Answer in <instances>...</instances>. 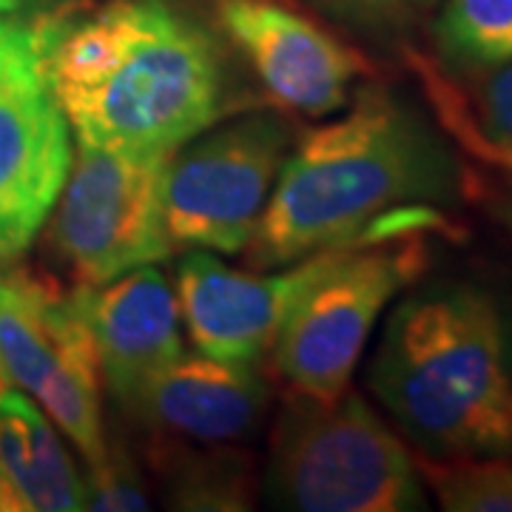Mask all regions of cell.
Here are the masks:
<instances>
[{"label":"cell","mask_w":512,"mask_h":512,"mask_svg":"<svg viewBox=\"0 0 512 512\" xmlns=\"http://www.w3.org/2000/svg\"><path fill=\"white\" fill-rule=\"evenodd\" d=\"M0 382L26 393L89 467L106 458L103 376L74 291L18 262L0 268Z\"/></svg>","instance_id":"8992f818"},{"label":"cell","mask_w":512,"mask_h":512,"mask_svg":"<svg viewBox=\"0 0 512 512\" xmlns=\"http://www.w3.org/2000/svg\"><path fill=\"white\" fill-rule=\"evenodd\" d=\"M416 470L447 512H512V461L507 456L433 458L419 453Z\"/></svg>","instance_id":"e0dca14e"},{"label":"cell","mask_w":512,"mask_h":512,"mask_svg":"<svg viewBox=\"0 0 512 512\" xmlns=\"http://www.w3.org/2000/svg\"><path fill=\"white\" fill-rule=\"evenodd\" d=\"M285 114L251 111L177 148L163 177L168 239L185 251L242 254L293 146Z\"/></svg>","instance_id":"52a82bcc"},{"label":"cell","mask_w":512,"mask_h":512,"mask_svg":"<svg viewBox=\"0 0 512 512\" xmlns=\"http://www.w3.org/2000/svg\"><path fill=\"white\" fill-rule=\"evenodd\" d=\"M265 495L293 512L424 510L416 458L362 396L288 390L274 421Z\"/></svg>","instance_id":"277c9868"},{"label":"cell","mask_w":512,"mask_h":512,"mask_svg":"<svg viewBox=\"0 0 512 512\" xmlns=\"http://www.w3.org/2000/svg\"><path fill=\"white\" fill-rule=\"evenodd\" d=\"M433 37L439 60L453 69L512 63V0H444Z\"/></svg>","instance_id":"2e32d148"},{"label":"cell","mask_w":512,"mask_h":512,"mask_svg":"<svg viewBox=\"0 0 512 512\" xmlns=\"http://www.w3.org/2000/svg\"><path fill=\"white\" fill-rule=\"evenodd\" d=\"M456 185L458 168L436 128L402 97L365 86L345 117L293 137L242 254L265 271L325 248L379 239V225L450 200Z\"/></svg>","instance_id":"7a4b0ae2"},{"label":"cell","mask_w":512,"mask_h":512,"mask_svg":"<svg viewBox=\"0 0 512 512\" xmlns=\"http://www.w3.org/2000/svg\"><path fill=\"white\" fill-rule=\"evenodd\" d=\"M211 32L228 46L276 109L328 117L373 74L359 49L302 9V0H211Z\"/></svg>","instance_id":"9c48e42d"},{"label":"cell","mask_w":512,"mask_h":512,"mask_svg":"<svg viewBox=\"0 0 512 512\" xmlns=\"http://www.w3.org/2000/svg\"><path fill=\"white\" fill-rule=\"evenodd\" d=\"M367 384L424 456L512 453L504 319L476 285L441 282L402 299L384 325Z\"/></svg>","instance_id":"3957f363"},{"label":"cell","mask_w":512,"mask_h":512,"mask_svg":"<svg viewBox=\"0 0 512 512\" xmlns=\"http://www.w3.org/2000/svg\"><path fill=\"white\" fill-rule=\"evenodd\" d=\"M271 407V387L251 362L183 353L148 384L128 413L160 439L234 444L254 436Z\"/></svg>","instance_id":"4fadbf2b"},{"label":"cell","mask_w":512,"mask_h":512,"mask_svg":"<svg viewBox=\"0 0 512 512\" xmlns=\"http://www.w3.org/2000/svg\"><path fill=\"white\" fill-rule=\"evenodd\" d=\"M311 12L342 29L370 37H399L416 29L439 0H302Z\"/></svg>","instance_id":"ac0fdd59"},{"label":"cell","mask_w":512,"mask_h":512,"mask_svg":"<svg viewBox=\"0 0 512 512\" xmlns=\"http://www.w3.org/2000/svg\"><path fill=\"white\" fill-rule=\"evenodd\" d=\"M421 237L390 234L336 248L276 333L268 359L288 390L336 399L348 390L384 308L424 271Z\"/></svg>","instance_id":"5b68a950"},{"label":"cell","mask_w":512,"mask_h":512,"mask_svg":"<svg viewBox=\"0 0 512 512\" xmlns=\"http://www.w3.org/2000/svg\"><path fill=\"white\" fill-rule=\"evenodd\" d=\"M43 74V32L40 23L0 18V86L20 77Z\"/></svg>","instance_id":"ffe728a7"},{"label":"cell","mask_w":512,"mask_h":512,"mask_svg":"<svg viewBox=\"0 0 512 512\" xmlns=\"http://www.w3.org/2000/svg\"><path fill=\"white\" fill-rule=\"evenodd\" d=\"M168 157L80 146L46 220V245L74 285H106L174 251L163 208Z\"/></svg>","instance_id":"ba28073f"},{"label":"cell","mask_w":512,"mask_h":512,"mask_svg":"<svg viewBox=\"0 0 512 512\" xmlns=\"http://www.w3.org/2000/svg\"><path fill=\"white\" fill-rule=\"evenodd\" d=\"M35 0H0V18H12V15H20L23 9H29Z\"/></svg>","instance_id":"44dd1931"},{"label":"cell","mask_w":512,"mask_h":512,"mask_svg":"<svg viewBox=\"0 0 512 512\" xmlns=\"http://www.w3.org/2000/svg\"><path fill=\"white\" fill-rule=\"evenodd\" d=\"M407 69L439 126L467 154L512 174V63L495 69H453L416 49L404 52Z\"/></svg>","instance_id":"9a60e30c"},{"label":"cell","mask_w":512,"mask_h":512,"mask_svg":"<svg viewBox=\"0 0 512 512\" xmlns=\"http://www.w3.org/2000/svg\"><path fill=\"white\" fill-rule=\"evenodd\" d=\"M72 291L92 333L100 376L128 413L148 384L185 353L177 288L157 265H146L106 285H74Z\"/></svg>","instance_id":"7c38bea8"},{"label":"cell","mask_w":512,"mask_h":512,"mask_svg":"<svg viewBox=\"0 0 512 512\" xmlns=\"http://www.w3.org/2000/svg\"><path fill=\"white\" fill-rule=\"evenodd\" d=\"M342 248V245H339ZM336 248L291 262L282 274H245L211 251H194L177 271V299L194 348L217 359L256 362L268 356L293 305L328 268Z\"/></svg>","instance_id":"30bf717a"},{"label":"cell","mask_w":512,"mask_h":512,"mask_svg":"<svg viewBox=\"0 0 512 512\" xmlns=\"http://www.w3.org/2000/svg\"><path fill=\"white\" fill-rule=\"evenodd\" d=\"M43 77L80 146L171 157L228 109L222 43L174 0L40 23Z\"/></svg>","instance_id":"6da1fadb"},{"label":"cell","mask_w":512,"mask_h":512,"mask_svg":"<svg viewBox=\"0 0 512 512\" xmlns=\"http://www.w3.org/2000/svg\"><path fill=\"white\" fill-rule=\"evenodd\" d=\"M86 510V478L52 419L0 384V512Z\"/></svg>","instance_id":"5bb4252c"},{"label":"cell","mask_w":512,"mask_h":512,"mask_svg":"<svg viewBox=\"0 0 512 512\" xmlns=\"http://www.w3.org/2000/svg\"><path fill=\"white\" fill-rule=\"evenodd\" d=\"M86 510L94 512H137L148 510L143 481L126 453L111 450L100 464L89 467L86 478Z\"/></svg>","instance_id":"d6986e66"},{"label":"cell","mask_w":512,"mask_h":512,"mask_svg":"<svg viewBox=\"0 0 512 512\" xmlns=\"http://www.w3.org/2000/svg\"><path fill=\"white\" fill-rule=\"evenodd\" d=\"M0 384H3V382H0Z\"/></svg>","instance_id":"603a6c76"},{"label":"cell","mask_w":512,"mask_h":512,"mask_svg":"<svg viewBox=\"0 0 512 512\" xmlns=\"http://www.w3.org/2000/svg\"><path fill=\"white\" fill-rule=\"evenodd\" d=\"M72 128L43 74L0 86V268L18 262L72 168Z\"/></svg>","instance_id":"8fae6325"},{"label":"cell","mask_w":512,"mask_h":512,"mask_svg":"<svg viewBox=\"0 0 512 512\" xmlns=\"http://www.w3.org/2000/svg\"><path fill=\"white\" fill-rule=\"evenodd\" d=\"M504 214H507V225H510V228H512V200L507 202V205H504Z\"/></svg>","instance_id":"7402d4cb"}]
</instances>
